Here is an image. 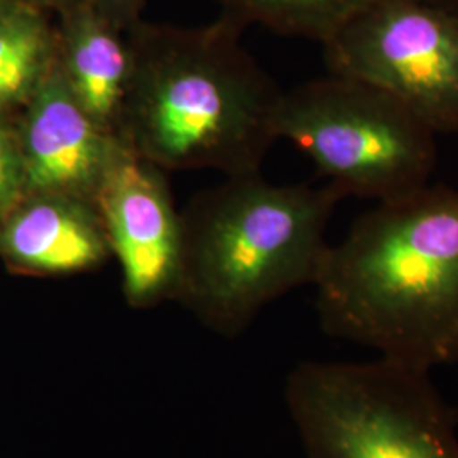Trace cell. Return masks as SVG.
I'll list each match as a JSON object with an SVG mask.
<instances>
[{
    "instance_id": "3957f363",
    "label": "cell",
    "mask_w": 458,
    "mask_h": 458,
    "mask_svg": "<svg viewBox=\"0 0 458 458\" xmlns=\"http://www.w3.org/2000/svg\"><path fill=\"white\" fill-rule=\"evenodd\" d=\"M344 199L329 183H274L262 174L200 192L181 213L175 302L219 336L243 335L268 304L314 284Z\"/></svg>"
},
{
    "instance_id": "277c9868",
    "label": "cell",
    "mask_w": 458,
    "mask_h": 458,
    "mask_svg": "<svg viewBox=\"0 0 458 458\" xmlns=\"http://www.w3.org/2000/svg\"><path fill=\"white\" fill-rule=\"evenodd\" d=\"M284 399L308 458H458L457 410L421 369L301 361Z\"/></svg>"
},
{
    "instance_id": "30bf717a",
    "label": "cell",
    "mask_w": 458,
    "mask_h": 458,
    "mask_svg": "<svg viewBox=\"0 0 458 458\" xmlns=\"http://www.w3.org/2000/svg\"><path fill=\"white\" fill-rule=\"evenodd\" d=\"M56 64L83 109L102 130L121 138L132 56L126 31L92 0L58 13Z\"/></svg>"
},
{
    "instance_id": "8992f818",
    "label": "cell",
    "mask_w": 458,
    "mask_h": 458,
    "mask_svg": "<svg viewBox=\"0 0 458 458\" xmlns=\"http://www.w3.org/2000/svg\"><path fill=\"white\" fill-rule=\"evenodd\" d=\"M323 47L327 73L372 83L437 134L458 132V17L426 0H374Z\"/></svg>"
},
{
    "instance_id": "5b68a950",
    "label": "cell",
    "mask_w": 458,
    "mask_h": 458,
    "mask_svg": "<svg viewBox=\"0 0 458 458\" xmlns=\"http://www.w3.org/2000/svg\"><path fill=\"white\" fill-rule=\"evenodd\" d=\"M276 134L306 153L344 199L408 196L429 183L438 158V134L403 102L333 73L284 90Z\"/></svg>"
},
{
    "instance_id": "5bb4252c",
    "label": "cell",
    "mask_w": 458,
    "mask_h": 458,
    "mask_svg": "<svg viewBox=\"0 0 458 458\" xmlns=\"http://www.w3.org/2000/svg\"><path fill=\"white\" fill-rule=\"evenodd\" d=\"M92 4L121 30L128 31L143 21L147 0H92Z\"/></svg>"
},
{
    "instance_id": "7a4b0ae2",
    "label": "cell",
    "mask_w": 458,
    "mask_h": 458,
    "mask_svg": "<svg viewBox=\"0 0 458 458\" xmlns=\"http://www.w3.org/2000/svg\"><path fill=\"white\" fill-rule=\"evenodd\" d=\"M221 16L200 28L153 24L126 31L132 70L121 140L164 172L260 174L277 141L284 90Z\"/></svg>"
},
{
    "instance_id": "ba28073f",
    "label": "cell",
    "mask_w": 458,
    "mask_h": 458,
    "mask_svg": "<svg viewBox=\"0 0 458 458\" xmlns=\"http://www.w3.org/2000/svg\"><path fill=\"white\" fill-rule=\"evenodd\" d=\"M26 192H62L96 200L121 151L119 136L102 130L58 64L16 115Z\"/></svg>"
},
{
    "instance_id": "4fadbf2b",
    "label": "cell",
    "mask_w": 458,
    "mask_h": 458,
    "mask_svg": "<svg viewBox=\"0 0 458 458\" xmlns=\"http://www.w3.org/2000/svg\"><path fill=\"white\" fill-rule=\"evenodd\" d=\"M26 194V172L17 136L16 115H0V221Z\"/></svg>"
},
{
    "instance_id": "2e32d148",
    "label": "cell",
    "mask_w": 458,
    "mask_h": 458,
    "mask_svg": "<svg viewBox=\"0 0 458 458\" xmlns=\"http://www.w3.org/2000/svg\"><path fill=\"white\" fill-rule=\"evenodd\" d=\"M426 2H429L433 5H438V7H442L445 11H448V13H452V14L458 17V0H426Z\"/></svg>"
},
{
    "instance_id": "ac0fdd59",
    "label": "cell",
    "mask_w": 458,
    "mask_h": 458,
    "mask_svg": "<svg viewBox=\"0 0 458 458\" xmlns=\"http://www.w3.org/2000/svg\"><path fill=\"white\" fill-rule=\"evenodd\" d=\"M455 410H457V414H458V404H457V406H455Z\"/></svg>"
},
{
    "instance_id": "9a60e30c",
    "label": "cell",
    "mask_w": 458,
    "mask_h": 458,
    "mask_svg": "<svg viewBox=\"0 0 458 458\" xmlns=\"http://www.w3.org/2000/svg\"><path fill=\"white\" fill-rule=\"evenodd\" d=\"M19 2L33 5V7H38V9L47 11V13H56L58 14V13L65 11L68 7H72V5H75L82 0H19Z\"/></svg>"
},
{
    "instance_id": "52a82bcc",
    "label": "cell",
    "mask_w": 458,
    "mask_h": 458,
    "mask_svg": "<svg viewBox=\"0 0 458 458\" xmlns=\"http://www.w3.org/2000/svg\"><path fill=\"white\" fill-rule=\"evenodd\" d=\"M111 251L131 310L147 311L175 301L182 274V216L166 172L126 147L98 191Z\"/></svg>"
},
{
    "instance_id": "9c48e42d",
    "label": "cell",
    "mask_w": 458,
    "mask_h": 458,
    "mask_svg": "<svg viewBox=\"0 0 458 458\" xmlns=\"http://www.w3.org/2000/svg\"><path fill=\"white\" fill-rule=\"evenodd\" d=\"M111 259L96 200L26 192L0 221V260L17 276H81L96 272Z\"/></svg>"
},
{
    "instance_id": "7c38bea8",
    "label": "cell",
    "mask_w": 458,
    "mask_h": 458,
    "mask_svg": "<svg viewBox=\"0 0 458 458\" xmlns=\"http://www.w3.org/2000/svg\"><path fill=\"white\" fill-rule=\"evenodd\" d=\"M223 16L280 36L325 45L374 0H219Z\"/></svg>"
},
{
    "instance_id": "e0dca14e",
    "label": "cell",
    "mask_w": 458,
    "mask_h": 458,
    "mask_svg": "<svg viewBox=\"0 0 458 458\" xmlns=\"http://www.w3.org/2000/svg\"><path fill=\"white\" fill-rule=\"evenodd\" d=\"M11 2H13V0H0V11H2L4 7H7Z\"/></svg>"
},
{
    "instance_id": "8fae6325",
    "label": "cell",
    "mask_w": 458,
    "mask_h": 458,
    "mask_svg": "<svg viewBox=\"0 0 458 458\" xmlns=\"http://www.w3.org/2000/svg\"><path fill=\"white\" fill-rule=\"evenodd\" d=\"M56 65V26L47 11L13 0L0 11V115H14Z\"/></svg>"
},
{
    "instance_id": "6da1fadb",
    "label": "cell",
    "mask_w": 458,
    "mask_h": 458,
    "mask_svg": "<svg viewBox=\"0 0 458 458\" xmlns=\"http://www.w3.org/2000/svg\"><path fill=\"white\" fill-rule=\"evenodd\" d=\"M312 287L327 336L426 372L458 363V189L376 202L329 243Z\"/></svg>"
}]
</instances>
